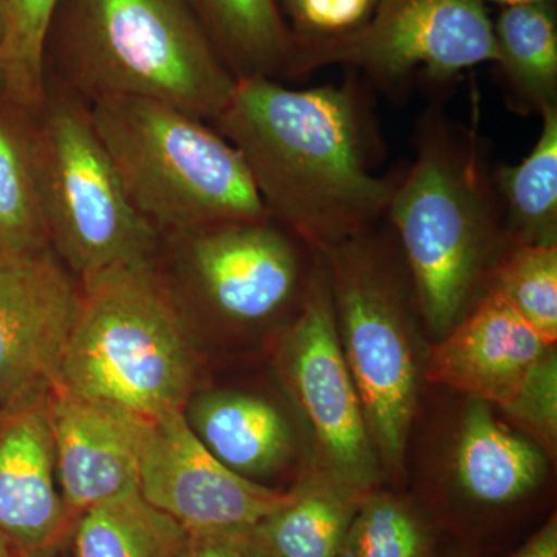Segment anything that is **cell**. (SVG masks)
<instances>
[{
    "label": "cell",
    "instance_id": "cell-1",
    "mask_svg": "<svg viewBox=\"0 0 557 557\" xmlns=\"http://www.w3.org/2000/svg\"><path fill=\"white\" fill-rule=\"evenodd\" d=\"M370 98L358 75L310 89L252 76L209 123L240 153L271 218L314 251L386 215L399 172L375 174L383 146Z\"/></svg>",
    "mask_w": 557,
    "mask_h": 557
},
{
    "label": "cell",
    "instance_id": "cell-2",
    "mask_svg": "<svg viewBox=\"0 0 557 557\" xmlns=\"http://www.w3.org/2000/svg\"><path fill=\"white\" fill-rule=\"evenodd\" d=\"M490 146L440 106L417 121L416 159L399 172L384 220L408 267L424 327L442 339L487 289L509 248Z\"/></svg>",
    "mask_w": 557,
    "mask_h": 557
},
{
    "label": "cell",
    "instance_id": "cell-3",
    "mask_svg": "<svg viewBox=\"0 0 557 557\" xmlns=\"http://www.w3.org/2000/svg\"><path fill=\"white\" fill-rule=\"evenodd\" d=\"M42 73L44 86L87 106L146 98L208 123L237 81L183 0H58Z\"/></svg>",
    "mask_w": 557,
    "mask_h": 557
},
{
    "label": "cell",
    "instance_id": "cell-4",
    "mask_svg": "<svg viewBox=\"0 0 557 557\" xmlns=\"http://www.w3.org/2000/svg\"><path fill=\"white\" fill-rule=\"evenodd\" d=\"M79 282L54 386L146 418L183 410L199 373L196 332L157 265L113 267Z\"/></svg>",
    "mask_w": 557,
    "mask_h": 557
},
{
    "label": "cell",
    "instance_id": "cell-5",
    "mask_svg": "<svg viewBox=\"0 0 557 557\" xmlns=\"http://www.w3.org/2000/svg\"><path fill=\"white\" fill-rule=\"evenodd\" d=\"M319 252L370 438L383 471L399 479L420 387V311L408 267L391 226H372Z\"/></svg>",
    "mask_w": 557,
    "mask_h": 557
},
{
    "label": "cell",
    "instance_id": "cell-6",
    "mask_svg": "<svg viewBox=\"0 0 557 557\" xmlns=\"http://www.w3.org/2000/svg\"><path fill=\"white\" fill-rule=\"evenodd\" d=\"M89 109L127 199L159 234L271 218L240 153L208 121L146 98H106Z\"/></svg>",
    "mask_w": 557,
    "mask_h": 557
},
{
    "label": "cell",
    "instance_id": "cell-7",
    "mask_svg": "<svg viewBox=\"0 0 557 557\" xmlns=\"http://www.w3.org/2000/svg\"><path fill=\"white\" fill-rule=\"evenodd\" d=\"M50 248L76 277L157 265L160 234L132 207L86 102L46 87L36 108Z\"/></svg>",
    "mask_w": 557,
    "mask_h": 557
},
{
    "label": "cell",
    "instance_id": "cell-8",
    "mask_svg": "<svg viewBox=\"0 0 557 557\" xmlns=\"http://www.w3.org/2000/svg\"><path fill=\"white\" fill-rule=\"evenodd\" d=\"M160 271L189 321L255 332L292 321L309 288L317 251L273 218L233 219L160 234ZM288 324V322H285Z\"/></svg>",
    "mask_w": 557,
    "mask_h": 557
},
{
    "label": "cell",
    "instance_id": "cell-9",
    "mask_svg": "<svg viewBox=\"0 0 557 557\" xmlns=\"http://www.w3.org/2000/svg\"><path fill=\"white\" fill-rule=\"evenodd\" d=\"M276 369L309 434L314 471L358 494L379 490L383 468L341 348L319 251L302 306L278 336Z\"/></svg>",
    "mask_w": 557,
    "mask_h": 557
},
{
    "label": "cell",
    "instance_id": "cell-10",
    "mask_svg": "<svg viewBox=\"0 0 557 557\" xmlns=\"http://www.w3.org/2000/svg\"><path fill=\"white\" fill-rule=\"evenodd\" d=\"M494 61L493 21L483 0H380L359 30L300 47L302 78L343 65L395 97L420 83L445 86Z\"/></svg>",
    "mask_w": 557,
    "mask_h": 557
},
{
    "label": "cell",
    "instance_id": "cell-11",
    "mask_svg": "<svg viewBox=\"0 0 557 557\" xmlns=\"http://www.w3.org/2000/svg\"><path fill=\"white\" fill-rule=\"evenodd\" d=\"M139 493L188 534L255 530L292 497V490H274L225 467L190 431L183 410L149 418Z\"/></svg>",
    "mask_w": 557,
    "mask_h": 557
},
{
    "label": "cell",
    "instance_id": "cell-12",
    "mask_svg": "<svg viewBox=\"0 0 557 557\" xmlns=\"http://www.w3.org/2000/svg\"><path fill=\"white\" fill-rule=\"evenodd\" d=\"M79 300L53 249L0 251V406L54 386Z\"/></svg>",
    "mask_w": 557,
    "mask_h": 557
},
{
    "label": "cell",
    "instance_id": "cell-13",
    "mask_svg": "<svg viewBox=\"0 0 557 557\" xmlns=\"http://www.w3.org/2000/svg\"><path fill=\"white\" fill-rule=\"evenodd\" d=\"M49 395L0 406V533L17 555L64 547L76 522L58 485Z\"/></svg>",
    "mask_w": 557,
    "mask_h": 557
},
{
    "label": "cell",
    "instance_id": "cell-14",
    "mask_svg": "<svg viewBox=\"0 0 557 557\" xmlns=\"http://www.w3.org/2000/svg\"><path fill=\"white\" fill-rule=\"evenodd\" d=\"M50 424L58 485L73 519L139 490V454L149 418L53 386Z\"/></svg>",
    "mask_w": 557,
    "mask_h": 557
},
{
    "label": "cell",
    "instance_id": "cell-15",
    "mask_svg": "<svg viewBox=\"0 0 557 557\" xmlns=\"http://www.w3.org/2000/svg\"><path fill=\"white\" fill-rule=\"evenodd\" d=\"M549 344L496 292H486L432 348L426 380L502 409Z\"/></svg>",
    "mask_w": 557,
    "mask_h": 557
},
{
    "label": "cell",
    "instance_id": "cell-16",
    "mask_svg": "<svg viewBox=\"0 0 557 557\" xmlns=\"http://www.w3.org/2000/svg\"><path fill=\"white\" fill-rule=\"evenodd\" d=\"M450 471L454 487L475 507L505 508L530 497L549 457L533 440L502 423L493 406L471 399L461 418Z\"/></svg>",
    "mask_w": 557,
    "mask_h": 557
},
{
    "label": "cell",
    "instance_id": "cell-17",
    "mask_svg": "<svg viewBox=\"0 0 557 557\" xmlns=\"http://www.w3.org/2000/svg\"><path fill=\"white\" fill-rule=\"evenodd\" d=\"M183 416L212 456L255 482L276 474L295 453V434L287 418L258 395L194 392Z\"/></svg>",
    "mask_w": 557,
    "mask_h": 557
},
{
    "label": "cell",
    "instance_id": "cell-18",
    "mask_svg": "<svg viewBox=\"0 0 557 557\" xmlns=\"http://www.w3.org/2000/svg\"><path fill=\"white\" fill-rule=\"evenodd\" d=\"M236 79H302L300 46L276 0H183Z\"/></svg>",
    "mask_w": 557,
    "mask_h": 557
},
{
    "label": "cell",
    "instance_id": "cell-19",
    "mask_svg": "<svg viewBox=\"0 0 557 557\" xmlns=\"http://www.w3.org/2000/svg\"><path fill=\"white\" fill-rule=\"evenodd\" d=\"M493 33L509 110L530 116L557 108V3L502 9Z\"/></svg>",
    "mask_w": 557,
    "mask_h": 557
},
{
    "label": "cell",
    "instance_id": "cell-20",
    "mask_svg": "<svg viewBox=\"0 0 557 557\" xmlns=\"http://www.w3.org/2000/svg\"><path fill=\"white\" fill-rule=\"evenodd\" d=\"M50 248L40 190L38 116L0 97V251Z\"/></svg>",
    "mask_w": 557,
    "mask_h": 557
},
{
    "label": "cell",
    "instance_id": "cell-21",
    "mask_svg": "<svg viewBox=\"0 0 557 557\" xmlns=\"http://www.w3.org/2000/svg\"><path fill=\"white\" fill-rule=\"evenodd\" d=\"M362 496L311 469L287 504L255 528L256 536L274 557H338Z\"/></svg>",
    "mask_w": 557,
    "mask_h": 557
},
{
    "label": "cell",
    "instance_id": "cell-22",
    "mask_svg": "<svg viewBox=\"0 0 557 557\" xmlns=\"http://www.w3.org/2000/svg\"><path fill=\"white\" fill-rule=\"evenodd\" d=\"M534 148L493 171L509 247L557 245V108L542 113Z\"/></svg>",
    "mask_w": 557,
    "mask_h": 557
},
{
    "label": "cell",
    "instance_id": "cell-23",
    "mask_svg": "<svg viewBox=\"0 0 557 557\" xmlns=\"http://www.w3.org/2000/svg\"><path fill=\"white\" fill-rule=\"evenodd\" d=\"M188 536L135 490L84 511L70 537L76 557H178Z\"/></svg>",
    "mask_w": 557,
    "mask_h": 557
},
{
    "label": "cell",
    "instance_id": "cell-24",
    "mask_svg": "<svg viewBox=\"0 0 557 557\" xmlns=\"http://www.w3.org/2000/svg\"><path fill=\"white\" fill-rule=\"evenodd\" d=\"M338 557H435L434 537L410 502L373 490L359 498Z\"/></svg>",
    "mask_w": 557,
    "mask_h": 557
},
{
    "label": "cell",
    "instance_id": "cell-25",
    "mask_svg": "<svg viewBox=\"0 0 557 557\" xmlns=\"http://www.w3.org/2000/svg\"><path fill=\"white\" fill-rule=\"evenodd\" d=\"M486 292H496L547 343L557 339V245H516L497 260Z\"/></svg>",
    "mask_w": 557,
    "mask_h": 557
},
{
    "label": "cell",
    "instance_id": "cell-26",
    "mask_svg": "<svg viewBox=\"0 0 557 557\" xmlns=\"http://www.w3.org/2000/svg\"><path fill=\"white\" fill-rule=\"evenodd\" d=\"M58 0H5L0 97L36 109L44 100L42 51Z\"/></svg>",
    "mask_w": 557,
    "mask_h": 557
},
{
    "label": "cell",
    "instance_id": "cell-27",
    "mask_svg": "<svg viewBox=\"0 0 557 557\" xmlns=\"http://www.w3.org/2000/svg\"><path fill=\"white\" fill-rule=\"evenodd\" d=\"M519 432L555 460L557 449V351L549 348L523 381L518 394L500 409Z\"/></svg>",
    "mask_w": 557,
    "mask_h": 557
},
{
    "label": "cell",
    "instance_id": "cell-28",
    "mask_svg": "<svg viewBox=\"0 0 557 557\" xmlns=\"http://www.w3.org/2000/svg\"><path fill=\"white\" fill-rule=\"evenodd\" d=\"M380 0H276L299 46L344 38L364 27Z\"/></svg>",
    "mask_w": 557,
    "mask_h": 557
},
{
    "label": "cell",
    "instance_id": "cell-29",
    "mask_svg": "<svg viewBox=\"0 0 557 557\" xmlns=\"http://www.w3.org/2000/svg\"><path fill=\"white\" fill-rule=\"evenodd\" d=\"M178 557H274L255 530L189 534Z\"/></svg>",
    "mask_w": 557,
    "mask_h": 557
},
{
    "label": "cell",
    "instance_id": "cell-30",
    "mask_svg": "<svg viewBox=\"0 0 557 557\" xmlns=\"http://www.w3.org/2000/svg\"><path fill=\"white\" fill-rule=\"evenodd\" d=\"M509 557H557V520L556 516L539 528L525 544Z\"/></svg>",
    "mask_w": 557,
    "mask_h": 557
},
{
    "label": "cell",
    "instance_id": "cell-31",
    "mask_svg": "<svg viewBox=\"0 0 557 557\" xmlns=\"http://www.w3.org/2000/svg\"><path fill=\"white\" fill-rule=\"evenodd\" d=\"M483 2L486 5L494 3V5L502 7V9H507V7L531 5V3H557V0H483Z\"/></svg>",
    "mask_w": 557,
    "mask_h": 557
},
{
    "label": "cell",
    "instance_id": "cell-32",
    "mask_svg": "<svg viewBox=\"0 0 557 557\" xmlns=\"http://www.w3.org/2000/svg\"><path fill=\"white\" fill-rule=\"evenodd\" d=\"M16 555V549L10 544L9 539L0 533V557H14Z\"/></svg>",
    "mask_w": 557,
    "mask_h": 557
},
{
    "label": "cell",
    "instance_id": "cell-33",
    "mask_svg": "<svg viewBox=\"0 0 557 557\" xmlns=\"http://www.w3.org/2000/svg\"><path fill=\"white\" fill-rule=\"evenodd\" d=\"M62 548L49 549V552L35 553V555H16L14 557H64L62 555Z\"/></svg>",
    "mask_w": 557,
    "mask_h": 557
},
{
    "label": "cell",
    "instance_id": "cell-34",
    "mask_svg": "<svg viewBox=\"0 0 557 557\" xmlns=\"http://www.w3.org/2000/svg\"><path fill=\"white\" fill-rule=\"evenodd\" d=\"M3 25H5V0H0V44L3 38Z\"/></svg>",
    "mask_w": 557,
    "mask_h": 557
}]
</instances>
